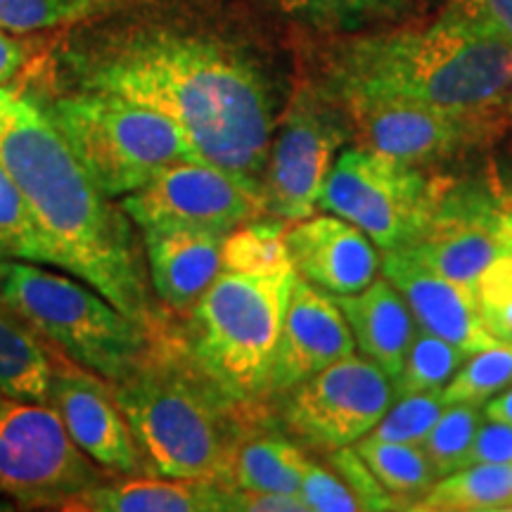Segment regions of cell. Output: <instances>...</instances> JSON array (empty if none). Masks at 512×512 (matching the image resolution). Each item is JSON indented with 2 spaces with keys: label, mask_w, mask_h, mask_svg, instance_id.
<instances>
[{
  "label": "cell",
  "mask_w": 512,
  "mask_h": 512,
  "mask_svg": "<svg viewBox=\"0 0 512 512\" xmlns=\"http://www.w3.org/2000/svg\"><path fill=\"white\" fill-rule=\"evenodd\" d=\"M512 387V344H494L472 354L441 392V401L484 406Z\"/></svg>",
  "instance_id": "27"
},
{
  "label": "cell",
  "mask_w": 512,
  "mask_h": 512,
  "mask_svg": "<svg viewBox=\"0 0 512 512\" xmlns=\"http://www.w3.org/2000/svg\"><path fill=\"white\" fill-rule=\"evenodd\" d=\"M354 448L363 463L368 465V470L373 472L377 482L399 503L415 505L439 479L430 458L415 444L382 441L368 434V437L358 439Z\"/></svg>",
  "instance_id": "25"
},
{
  "label": "cell",
  "mask_w": 512,
  "mask_h": 512,
  "mask_svg": "<svg viewBox=\"0 0 512 512\" xmlns=\"http://www.w3.org/2000/svg\"><path fill=\"white\" fill-rule=\"evenodd\" d=\"M283 15L320 29H358L394 12L401 0H273Z\"/></svg>",
  "instance_id": "30"
},
{
  "label": "cell",
  "mask_w": 512,
  "mask_h": 512,
  "mask_svg": "<svg viewBox=\"0 0 512 512\" xmlns=\"http://www.w3.org/2000/svg\"><path fill=\"white\" fill-rule=\"evenodd\" d=\"M356 351L354 335L335 299L304 278L294 280L271 373V399Z\"/></svg>",
  "instance_id": "16"
},
{
  "label": "cell",
  "mask_w": 512,
  "mask_h": 512,
  "mask_svg": "<svg viewBox=\"0 0 512 512\" xmlns=\"http://www.w3.org/2000/svg\"><path fill=\"white\" fill-rule=\"evenodd\" d=\"M102 0H0V27L10 34H31L62 27L91 15Z\"/></svg>",
  "instance_id": "32"
},
{
  "label": "cell",
  "mask_w": 512,
  "mask_h": 512,
  "mask_svg": "<svg viewBox=\"0 0 512 512\" xmlns=\"http://www.w3.org/2000/svg\"><path fill=\"white\" fill-rule=\"evenodd\" d=\"M24 57L27 53H24L22 43L0 27V86H5L22 69Z\"/></svg>",
  "instance_id": "39"
},
{
  "label": "cell",
  "mask_w": 512,
  "mask_h": 512,
  "mask_svg": "<svg viewBox=\"0 0 512 512\" xmlns=\"http://www.w3.org/2000/svg\"><path fill=\"white\" fill-rule=\"evenodd\" d=\"M467 358L470 354L465 349L420 328L394 382V396L441 394Z\"/></svg>",
  "instance_id": "26"
},
{
  "label": "cell",
  "mask_w": 512,
  "mask_h": 512,
  "mask_svg": "<svg viewBox=\"0 0 512 512\" xmlns=\"http://www.w3.org/2000/svg\"><path fill=\"white\" fill-rule=\"evenodd\" d=\"M0 264H3V254H0Z\"/></svg>",
  "instance_id": "43"
},
{
  "label": "cell",
  "mask_w": 512,
  "mask_h": 512,
  "mask_svg": "<svg viewBox=\"0 0 512 512\" xmlns=\"http://www.w3.org/2000/svg\"><path fill=\"white\" fill-rule=\"evenodd\" d=\"M0 254L3 259L53 266L34 216L3 164H0Z\"/></svg>",
  "instance_id": "28"
},
{
  "label": "cell",
  "mask_w": 512,
  "mask_h": 512,
  "mask_svg": "<svg viewBox=\"0 0 512 512\" xmlns=\"http://www.w3.org/2000/svg\"><path fill=\"white\" fill-rule=\"evenodd\" d=\"M0 164L17 183L50 261L76 275L155 335L152 302L133 221L91 181L46 107L0 86Z\"/></svg>",
  "instance_id": "2"
},
{
  "label": "cell",
  "mask_w": 512,
  "mask_h": 512,
  "mask_svg": "<svg viewBox=\"0 0 512 512\" xmlns=\"http://www.w3.org/2000/svg\"><path fill=\"white\" fill-rule=\"evenodd\" d=\"M512 463V427L505 422L484 418L467 448L463 467ZM460 467V470H463Z\"/></svg>",
  "instance_id": "37"
},
{
  "label": "cell",
  "mask_w": 512,
  "mask_h": 512,
  "mask_svg": "<svg viewBox=\"0 0 512 512\" xmlns=\"http://www.w3.org/2000/svg\"><path fill=\"white\" fill-rule=\"evenodd\" d=\"M143 245L150 285L166 311L188 313L221 271L228 233L211 228H147Z\"/></svg>",
  "instance_id": "19"
},
{
  "label": "cell",
  "mask_w": 512,
  "mask_h": 512,
  "mask_svg": "<svg viewBox=\"0 0 512 512\" xmlns=\"http://www.w3.org/2000/svg\"><path fill=\"white\" fill-rule=\"evenodd\" d=\"M64 62L83 91L164 114L202 162L261 192L275 131L273 95L240 48L183 24L140 19L83 38Z\"/></svg>",
  "instance_id": "1"
},
{
  "label": "cell",
  "mask_w": 512,
  "mask_h": 512,
  "mask_svg": "<svg viewBox=\"0 0 512 512\" xmlns=\"http://www.w3.org/2000/svg\"><path fill=\"white\" fill-rule=\"evenodd\" d=\"M503 200L479 185L444 183L430 226L406 252L434 273L475 285L479 273L503 252Z\"/></svg>",
  "instance_id": "15"
},
{
  "label": "cell",
  "mask_w": 512,
  "mask_h": 512,
  "mask_svg": "<svg viewBox=\"0 0 512 512\" xmlns=\"http://www.w3.org/2000/svg\"><path fill=\"white\" fill-rule=\"evenodd\" d=\"M107 475L69 437L50 403L0 396V491L27 508L64 510Z\"/></svg>",
  "instance_id": "9"
},
{
  "label": "cell",
  "mask_w": 512,
  "mask_h": 512,
  "mask_svg": "<svg viewBox=\"0 0 512 512\" xmlns=\"http://www.w3.org/2000/svg\"><path fill=\"white\" fill-rule=\"evenodd\" d=\"M283 399L287 432L335 451L375 430L394 401V382L366 356L351 354L311 375Z\"/></svg>",
  "instance_id": "12"
},
{
  "label": "cell",
  "mask_w": 512,
  "mask_h": 512,
  "mask_svg": "<svg viewBox=\"0 0 512 512\" xmlns=\"http://www.w3.org/2000/svg\"><path fill=\"white\" fill-rule=\"evenodd\" d=\"M347 318L361 354L380 366L392 382L401 375L418 328L408 304L387 278H375L366 290L332 297Z\"/></svg>",
  "instance_id": "20"
},
{
  "label": "cell",
  "mask_w": 512,
  "mask_h": 512,
  "mask_svg": "<svg viewBox=\"0 0 512 512\" xmlns=\"http://www.w3.org/2000/svg\"><path fill=\"white\" fill-rule=\"evenodd\" d=\"M50 373V344L0 302V396L48 403Z\"/></svg>",
  "instance_id": "23"
},
{
  "label": "cell",
  "mask_w": 512,
  "mask_h": 512,
  "mask_svg": "<svg viewBox=\"0 0 512 512\" xmlns=\"http://www.w3.org/2000/svg\"><path fill=\"white\" fill-rule=\"evenodd\" d=\"M482 408H484V418L505 422V425L512 427V387L494 396V399L486 401Z\"/></svg>",
  "instance_id": "40"
},
{
  "label": "cell",
  "mask_w": 512,
  "mask_h": 512,
  "mask_svg": "<svg viewBox=\"0 0 512 512\" xmlns=\"http://www.w3.org/2000/svg\"><path fill=\"white\" fill-rule=\"evenodd\" d=\"M64 510L88 512H214L226 510V484L214 479L121 475L74 496Z\"/></svg>",
  "instance_id": "21"
},
{
  "label": "cell",
  "mask_w": 512,
  "mask_h": 512,
  "mask_svg": "<svg viewBox=\"0 0 512 512\" xmlns=\"http://www.w3.org/2000/svg\"><path fill=\"white\" fill-rule=\"evenodd\" d=\"M475 302L486 335L512 344V252H501L475 280Z\"/></svg>",
  "instance_id": "31"
},
{
  "label": "cell",
  "mask_w": 512,
  "mask_h": 512,
  "mask_svg": "<svg viewBox=\"0 0 512 512\" xmlns=\"http://www.w3.org/2000/svg\"><path fill=\"white\" fill-rule=\"evenodd\" d=\"M349 138L354 128L335 95L302 83L268 150L261 183L266 216L294 223L316 214L332 164Z\"/></svg>",
  "instance_id": "10"
},
{
  "label": "cell",
  "mask_w": 512,
  "mask_h": 512,
  "mask_svg": "<svg viewBox=\"0 0 512 512\" xmlns=\"http://www.w3.org/2000/svg\"><path fill=\"white\" fill-rule=\"evenodd\" d=\"M0 302L43 342L91 373L119 382L150 354L155 335L91 285L31 261L3 259Z\"/></svg>",
  "instance_id": "6"
},
{
  "label": "cell",
  "mask_w": 512,
  "mask_h": 512,
  "mask_svg": "<svg viewBox=\"0 0 512 512\" xmlns=\"http://www.w3.org/2000/svg\"><path fill=\"white\" fill-rule=\"evenodd\" d=\"M382 271L384 278L399 290L422 330L456 344L470 356L496 344L479 320L475 285L456 283L446 275L434 273L406 249L384 252Z\"/></svg>",
  "instance_id": "18"
},
{
  "label": "cell",
  "mask_w": 512,
  "mask_h": 512,
  "mask_svg": "<svg viewBox=\"0 0 512 512\" xmlns=\"http://www.w3.org/2000/svg\"><path fill=\"white\" fill-rule=\"evenodd\" d=\"M337 100L363 147L413 166L463 155L494 138L501 124L498 110H451L375 95H342Z\"/></svg>",
  "instance_id": "11"
},
{
  "label": "cell",
  "mask_w": 512,
  "mask_h": 512,
  "mask_svg": "<svg viewBox=\"0 0 512 512\" xmlns=\"http://www.w3.org/2000/svg\"><path fill=\"white\" fill-rule=\"evenodd\" d=\"M332 465L342 475L344 482L351 486V491L358 496L363 510H403L401 503L389 494L384 486L377 482L368 465L363 463L354 446H342L332 451Z\"/></svg>",
  "instance_id": "36"
},
{
  "label": "cell",
  "mask_w": 512,
  "mask_h": 512,
  "mask_svg": "<svg viewBox=\"0 0 512 512\" xmlns=\"http://www.w3.org/2000/svg\"><path fill=\"white\" fill-rule=\"evenodd\" d=\"M501 238H503V252H512V197H505L503 200Z\"/></svg>",
  "instance_id": "41"
},
{
  "label": "cell",
  "mask_w": 512,
  "mask_h": 512,
  "mask_svg": "<svg viewBox=\"0 0 512 512\" xmlns=\"http://www.w3.org/2000/svg\"><path fill=\"white\" fill-rule=\"evenodd\" d=\"M484 420V408L472 403H451L446 406L427 437L422 439L420 448L430 458L439 479L453 475L463 467V458L475 437L479 422Z\"/></svg>",
  "instance_id": "29"
},
{
  "label": "cell",
  "mask_w": 512,
  "mask_h": 512,
  "mask_svg": "<svg viewBox=\"0 0 512 512\" xmlns=\"http://www.w3.org/2000/svg\"><path fill=\"white\" fill-rule=\"evenodd\" d=\"M285 242L299 278L330 297L366 290L382 268L375 242L335 214L294 221Z\"/></svg>",
  "instance_id": "17"
},
{
  "label": "cell",
  "mask_w": 512,
  "mask_h": 512,
  "mask_svg": "<svg viewBox=\"0 0 512 512\" xmlns=\"http://www.w3.org/2000/svg\"><path fill=\"white\" fill-rule=\"evenodd\" d=\"M323 88L337 98L375 95L451 110H501L512 91V48L439 15L425 29L337 43Z\"/></svg>",
  "instance_id": "3"
},
{
  "label": "cell",
  "mask_w": 512,
  "mask_h": 512,
  "mask_svg": "<svg viewBox=\"0 0 512 512\" xmlns=\"http://www.w3.org/2000/svg\"><path fill=\"white\" fill-rule=\"evenodd\" d=\"M119 207L140 230L192 226L230 233L266 216L259 190L197 159L164 166L143 188L121 197Z\"/></svg>",
  "instance_id": "13"
},
{
  "label": "cell",
  "mask_w": 512,
  "mask_h": 512,
  "mask_svg": "<svg viewBox=\"0 0 512 512\" xmlns=\"http://www.w3.org/2000/svg\"><path fill=\"white\" fill-rule=\"evenodd\" d=\"M444 183H434L420 166L370 147L339 152L318 207L354 223L382 252L408 249L420 240L437 209Z\"/></svg>",
  "instance_id": "8"
},
{
  "label": "cell",
  "mask_w": 512,
  "mask_h": 512,
  "mask_svg": "<svg viewBox=\"0 0 512 512\" xmlns=\"http://www.w3.org/2000/svg\"><path fill=\"white\" fill-rule=\"evenodd\" d=\"M299 496L304 498L309 512H356L363 510L358 496L351 491V486L344 482L339 472H332L328 467L309 463L304 472Z\"/></svg>",
  "instance_id": "35"
},
{
  "label": "cell",
  "mask_w": 512,
  "mask_h": 512,
  "mask_svg": "<svg viewBox=\"0 0 512 512\" xmlns=\"http://www.w3.org/2000/svg\"><path fill=\"white\" fill-rule=\"evenodd\" d=\"M43 107L91 181L110 200L143 188L164 166L185 159L202 162L174 121L119 95L76 88Z\"/></svg>",
  "instance_id": "7"
},
{
  "label": "cell",
  "mask_w": 512,
  "mask_h": 512,
  "mask_svg": "<svg viewBox=\"0 0 512 512\" xmlns=\"http://www.w3.org/2000/svg\"><path fill=\"white\" fill-rule=\"evenodd\" d=\"M294 280L290 254L266 264L223 256L214 283L174 332L190 361L245 406L261 408L271 399L273 361Z\"/></svg>",
  "instance_id": "5"
},
{
  "label": "cell",
  "mask_w": 512,
  "mask_h": 512,
  "mask_svg": "<svg viewBox=\"0 0 512 512\" xmlns=\"http://www.w3.org/2000/svg\"><path fill=\"white\" fill-rule=\"evenodd\" d=\"M226 510L247 512H309L299 494H278V491H254L226 486Z\"/></svg>",
  "instance_id": "38"
},
{
  "label": "cell",
  "mask_w": 512,
  "mask_h": 512,
  "mask_svg": "<svg viewBox=\"0 0 512 512\" xmlns=\"http://www.w3.org/2000/svg\"><path fill=\"white\" fill-rule=\"evenodd\" d=\"M131 427L145 475L221 482L238 439L252 430L256 408L216 387L185 354L169 325L155 332L150 354L112 382Z\"/></svg>",
  "instance_id": "4"
},
{
  "label": "cell",
  "mask_w": 512,
  "mask_h": 512,
  "mask_svg": "<svg viewBox=\"0 0 512 512\" xmlns=\"http://www.w3.org/2000/svg\"><path fill=\"white\" fill-rule=\"evenodd\" d=\"M309 463L302 448L283 434L252 427L230 451L221 484L235 489L299 494Z\"/></svg>",
  "instance_id": "22"
},
{
  "label": "cell",
  "mask_w": 512,
  "mask_h": 512,
  "mask_svg": "<svg viewBox=\"0 0 512 512\" xmlns=\"http://www.w3.org/2000/svg\"><path fill=\"white\" fill-rule=\"evenodd\" d=\"M444 408L446 403L441 401V394L399 396V403L389 406L370 437L420 446Z\"/></svg>",
  "instance_id": "33"
},
{
  "label": "cell",
  "mask_w": 512,
  "mask_h": 512,
  "mask_svg": "<svg viewBox=\"0 0 512 512\" xmlns=\"http://www.w3.org/2000/svg\"><path fill=\"white\" fill-rule=\"evenodd\" d=\"M505 112H508V117L512 119V91L508 95V100H505Z\"/></svg>",
  "instance_id": "42"
},
{
  "label": "cell",
  "mask_w": 512,
  "mask_h": 512,
  "mask_svg": "<svg viewBox=\"0 0 512 512\" xmlns=\"http://www.w3.org/2000/svg\"><path fill=\"white\" fill-rule=\"evenodd\" d=\"M53 373L48 403L60 415L76 446L112 475H145L143 458L131 427L119 411L112 382L74 363L62 351L50 349Z\"/></svg>",
  "instance_id": "14"
},
{
  "label": "cell",
  "mask_w": 512,
  "mask_h": 512,
  "mask_svg": "<svg viewBox=\"0 0 512 512\" xmlns=\"http://www.w3.org/2000/svg\"><path fill=\"white\" fill-rule=\"evenodd\" d=\"M411 510L512 512V463L472 465L441 477Z\"/></svg>",
  "instance_id": "24"
},
{
  "label": "cell",
  "mask_w": 512,
  "mask_h": 512,
  "mask_svg": "<svg viewBox=\"0 0 512 512\" xmlns=\"http://www.w3.org/2000/svg\"><path fill=\"white\" fill-rule=\"evenodd\" d=\"M441 15L512 48V0H444Z\"/></svg>",
  "instance_id": "34"
}]
</instances>
